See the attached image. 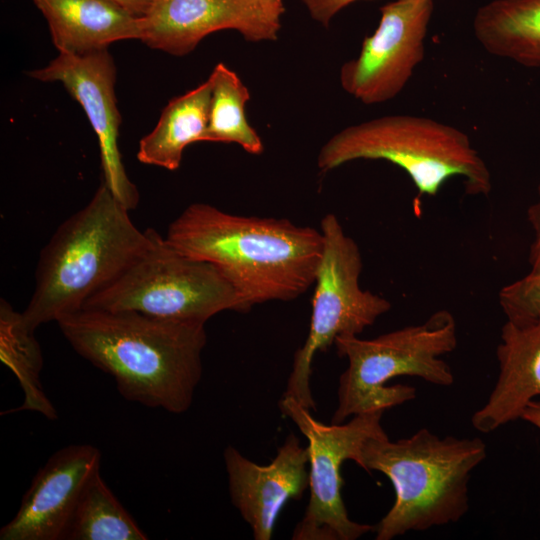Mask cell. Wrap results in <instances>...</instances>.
I'll return each instance as SVG.
<instances>
[{"label":"cell","instance_id":"4fadbf2b","mask_svg":"<svg viewBox=\"0 0 540 540\" xmlns=\"http://www.w3.org/2000/svg\"><path fill=\"white\" fill-rule=\"evenodd\" d=\"M100 465L95 446L57 450L32 479L15 516L0 529V540H63L79 497Z\"/></svg>","mask_w":540,"mask_h":540},{"label":"cell","instance_id":"ba28073f","mask_svg":"<svg viewBox=\"0 0 540 540\" xmlns=\"http://www.w3.org/2000/svg\"><path fill=\"white\" fill-rule=\"evenodd\" d=\"M323 251L315 278L310 328L295 352L283 394L310 411L316 410L311 388L312 362L338 336L359 335L391 309L386 298L361 288L363 263L357 243L333 213L320 223Z\"/></svg>","mask_w":540,"mask_h":540},{"label":"cell","instance_id":"8992f818","mask_svg":"<svg viewBox=\"0 0 540 540\" xmlns=\"http://www.w3.org/2000/svg\"><path fill=\"white\" fill-rule=\"evenodd\" d=\"M386 160L402 168L420 195L435 196L451 177L463 178L466 193L488 195L491 174L461 130L413 115H388L344 128L320 149L322 172L347 162Z\"/></svg>","mask_w":540,"mask_h":540},{"label":"cell","instance_id":"6da1fadb","mask_svg":"<svg viewBox=\"0 0 540 540\" xmlns=\"http://www.w3.org/2000/svg\"><path fill=\"white\" fill-rule=\"evenodd\" d=\"M56 323L72 348L112 376L128 401L186 412L202 377L205 324L82 308Z\"/></svg>","mask_w":540,"mask_h":540},{"label":"cell","instance_id":"d6986e66","mask_svg":"<svg viewBox=\"0 0 540 540\" xmlns=\"http://www.w3.org/2000/svg\"><path fill=\"white\" fill-rule=\"evenodd\" d=\"M35 331L25 323L22 312L16 311L5 300L0 301V359L14 373L22 387L24 401L17 411H35L50 420L57 418V412L46 396L40 381L43 358Z\"/></svg>","mask_w":540,"mask_h":540},{"label":"cell","instance_id":"d4e9b609","mask_svg":"<svg viewBox=\"0 0 540 540\" xmlns=\"http://www.w3.org/2000/svg\"><path fill=\"white\" fill-rule=\"evenodd\" d=\"M137 17H144L155 0H112Z\"/></svg>","mask_w":540,"mask_h":540},{"label":"cell","instance_id":"e0dca14e","mask_svg":"<svg viewBox=\"0 0 540 540\" xmlns=\"http://www.w3.org/2000/svg\"><path fill=\"white\" fill-rule=\"evenodd\" d=\"M476 39L490 54L540 68V0H493L473 21Z\"/></svg>","mask_w":540,"mask_h":540},{"label":"cell","instance_id":"5b68a950","mask_svg":"<svg viewBox=\"0 0 540 540\" xmlns=\"http://www.w3.org/2000/svg\"><path fill=\"white\" fill-rule=\"evenodd\" d=\"M337 353L348 366L340 375L338 404L331 423L371 411L387 410L416 398L408 385L386 384L399 376L419 377L438 386H450L454 375L442 356L458 344L457 324L451 312L438 310L417 325L362 339L338 336Z\"/></svg>","mask_w":540,"mask_h":540},{"label":"cell","instance_id":"603a6c76","mask_svg":"<svg viewBox=\"0 0 540 540\" xmlns=\"http://www.w3.org/2000/svg\"><path fill=\"white\" fill-rule=\"evenodd\" d=\"M359 0H303L311 18L328 26L333 17L348 5Z\"/></svg>","mask_w":540,"mask_h":540},{"label":"cell","instance_id":"7a4b0ae2","mask_svg":"<svg viewBox=\"0 0 540 540\" xmlns=\"http://www.w3.org/2000/svg\"><path fill=\"white\" fill-rule=\"evenodd\" d=\"M165 238L184 254L212 264L244 312L303 295L314 285L323 251L320 229L285 218L231 214L206 203L187 206Z\"/></svg>","mask_w":540,"mask_h":540},{"label":"cell","instance_id":"277c9868","mask_svg":"<svg viewBox=\"0 0 540 540\" xmlns=\"http://www.w3.org/2000/svg\"><path fill=\"white\" fill-rule=\"evenodd\" d=\"M486 457L479 437H439L426 428L396 441L387 434L370 438L357 464L384 474L395 491L392 507L374 527L375 539L458 522L469 509L471 474Z\"/></svg>","mask_w":540,"mask_h":540},{"label":"cell","instance_id":"3957f363","mask_svg":"<svg viewBox=\"0 0 540 540\" xmlns=\"http://www.w3.org/2000/svg\"><path fill=\"white\" fill-rule=\"evenodd\" d=\"M102 181L90 201L67 218L43 247L35 286L22 312L27 326L57 321L83 308L152 243Z\"/></svg>","mask_w":540,"mask_h":540},{"label":"cell","instance_id":"5bb4252c","mask_svg":"<svg viewBox=\"0 0 540 540\" xmlns=\"http://www.w3.org/2000/svg\"><path fill=\"white\" fill-rule=\"evenodd\" d=\"M223 457L233 506L255 540H270L284 505L300 499L309 487L308 448L291 433L267 465L249 460L231 445Z\"/></svg>","mask_w":540,"mask_h":540},{"label":"cell","instance_id":"ac0fdd59","mask_svg":"<svg viewBox=\"0 0 540 540\" xmlns=\"http://www.w3.org/2000/svg\"><path fill=\"white\" fill-rule=\"evenodd\" d=\"M210 99L208 79L173 98L162 110L155 128L140 140L137 159L171 171L178 169L185 148L194 142H203Z\"/></svg>","mask_w":540,"mask_h":540},{"label":"cell","instance_id":"cb8c5ba5","mask_svg":"<svg viewBox=\"0 0 540 540\" xmlns=\"http://www.w3.org/2000/svg\"><path fill=\"white\" fill-rule=\"evenodd\" d=\"M528 220L534 232L529 252V264L531 271H540V184L538 187V200L529 208Z\"/></svg>","mask_w":540,"mask_h":540},{"label":"cell","instance_id":"30bf717a","mask_svg":"<svg viewBox=\"0 0 540 540\" xmlns=\"http://www.w3.org/2000/svg\"><path fill=\"white\" fill-rule=\"evenodd\" d=\"M433 0H394L380 8L375 32L339 74L343 90L366 105L395 98L425 56Z\"/></svg>","mask_w":540,"mask_h":540},{"label":"cell","instance_id":"4316f807","mask_svg":"<svg viewBox=\"0 0 540 540\" xmlns=\"http://www.w3.org/2000/svg\"><path fill=\"white\" fill-rule=\"evenodd\" d=\"M264 1L267 2L268 4H270L271 6L275 7L278 10H281L283 12L285 11L282 0H264Z\"/></svg>","mask_w":540,"mask_h":540},{"label":"cell","instance_id":"44dd1931","mask_svg":"<svg viewBox=\"0 0 540 540\" xmlns=\"http://www.w3.org/2000/svg\"><path fill=\"white\" fill-rule=\"evenodd\" d=\"M147 534L103 481L100 470L85 485L63 540H146Z\"/></svg>","mask_w":540,"mask_h":540},{"label":"cell","instance_id":"7402d4cb","mask_svg":"<svg viewBox=\"0 0 540 540\" xmlns=\"http://www.w3.org/2000/svg\"><path fill=\"white\" fill-rule=\"evenodd\" d=\"M499 304L507 320L526 324L540 317V271L504 286L499 292Z\"/></svg>","mask_w":540,"mask_h":540},{"label":"cell","instance_id":"9a60e30c","mask_svg":"<svg viewBox=\"0 0 540 540\" xmlns=\"http://www.w3.org/2000/svg\"><path fill=\"white\" fill-rule=\"evenodd\" d=\"M496 356L497 381L485 404L471 417L472 426L482 433L521 418L528 403L540 395V317L526 324L507 320Z\"/></svg>","mask_w":540,"mask_h":540},{"label":"cell","instance_id":"ffe728a7","mask_svg":"<svg viewBox=\"0 0 540 540\" xmlns=\"http://www.w3.org/2000/svg\"><path fill=\"white\" fill-rule=\"evenodd\" d=\"M208 81L211 99L203 142L235 143L249 154L260 155L264 150L263 142L245 112L250 100L246 85L224 63L213 68Z\"/></svg>","mask_w":540,"mask_h":540},{"label":"cell","instance_id":"484cf974","mask_svg":"<svg viewBox=\"0 0 540 540\" xmlns=\"http://www.w3.org/2000/svg\"><path fill=\"white\" fill-rule=\"evenodd\" d=\"M521 419L529 422L540 430V401H530L524 409Z\"/></svg>","mask_w":540,"mask_h":540},{"label":"cell","instance_id":"52a82bcc","mask_svg":"<svg viewBox=\"0 0 540 540\" xmlns=\"http://www.w3.org/2000/svg\"><path fill=\"white\" fill-rule=\"evenodd\" d=\"M83 308L199 324L223 311L244 312L235 290L212 264L184 254L155 230L150 246Z\"/></svg>","mask_w":540,"mask_h":540},{"label":"cell","instance_id":"7c38bea8","mask_svg":"<svg viewBox=\"0 0 540 540\" xmlns=\"http://www.w3.org/2000/svg\"><path fill=\"white\" fill-rule=\"evenodd\" d=\"M283 13L264 0H155L141 17L140 40L175 56L220 30H235L250 42L274 41Z\"/></svg>","mask_w":540,"mask_h":540},{"label":"cell","instance_id":"9c48e42d","mask_svg":"<svg viewBox=\"0 0 540 540\" xmlns=\"http://www.w3.org/2000/svg\"><path fill=\"white\" fill-rule=\"evenodd\" d=\"M279 407L308 441L310 497L292 539L356 540L374 530L349 517L341 492V467L346 460L357 464L364 444L386 435L381 425L384 410L355 415L345 424L328 425L314 419L310 410L293 399L282 397Z\"/></svg>","mask_w":540,"mask_h":540},{"label":"cell","instance_id":"2e32d148","mask_svg":"<svg viewBox=\"0 0 540 540\" xmlns=\"http://www.w3.org/2000/svg\"><path fill=\"white\" fill-rule=\"evenodd\" d=\"M59 53L87 54L116 41L140 40L142 19L112 0H33Z\"/></svg>","mask_w":540,"mask_h":540},{"label":"cell","instance_id":"8fae6325","mask_svg":"<svg viewBox=\"0 0 540 540\" xmlns=\"http://www.w3.org/2000/svg\"><path fill=\"white\" fill-rule=\"evenodd\" d=\"M43 82H60L82 106L100 149L103 182L129 211L139 202L137 187L129 179L118 146L121 116L115 95L116 67L108 49L87 54L59 55L46 67L28 72Z\"/></svg>","mask_w":540,"mask_h":540}]
</instances>
